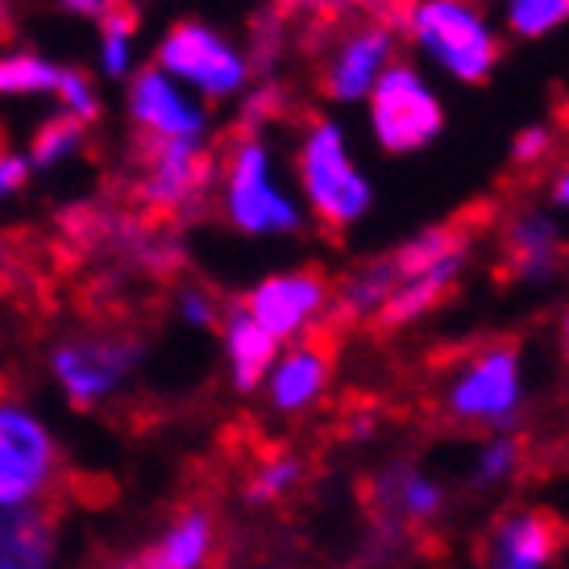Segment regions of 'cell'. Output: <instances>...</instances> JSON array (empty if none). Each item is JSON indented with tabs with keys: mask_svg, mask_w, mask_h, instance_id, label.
Here are the masks:
<instances>
[{
	"mask_svg": "<svg viewBox=\"0 0 569 569\" xmlns=\"http://www.w3.org/2000/svg\"><path fill=\"white\" fill-rule=\"evenodd\" d=\"M291 188L300 196L308 221L325 224L329 233L358 229L379 200L346 121L337 117H312L300 129L296 154H291Z\"/></svg>",
	"mask_w": 569,
	"mask_h": 569,
	"instance_id": "cell-1",
	"label": "cell"
},
{
	"mask_svg": "<svg viewBox=\"0 0 569 569\" xmlns=\"http://www.w3.org/2000/svg\"><path fill=\"white\" fill-rule=\"evenodd\" d=\"M399 33L420 63L441 80L478 88L503 59V30L478 0H408Z\"/></svg>",
	"mask_w": 569,
	"mask_h": 569,
	"instance_id": "cell-2",
	"label": "cell"
},
{
	"mask_svg": "<svg viewBox=\"0 0 569 569\" xmlns=\"http://www.w3.org/2000/svg\"><path fill=\"white\" fill-rule=\"evenodd\" d=\"M221 217L250 241H287L308 229L300 196L262 133H241L221 159Z\"/></svg>",
	"mask_w": 569,
	"mask_h": 569,
	"instance_id": "cell-3",
	"label": "cell"
},
{
	"mask_svg": "<svg viewBox=\"0 0 569 569\" xmlns=\"http://www.w3.org/2000/svg\"><path fill=\"white\" fill-rule=\"evenodd\" d=\"M528 408V366L516 341H487L461 353L441 379V411L470 432H516Z\"/></svg>",
	"mask_w": 569,
	"mask_h": 569,
	"instance_id": "cell-4",
	"label": "cell"
},
{
	"mask_svg": "<svg viewBox=\"0 0 569 569\" xmlns=\"http://www.w3.org/2000/svg\"><path fill=\"white\" fill-rule=\"evenodd\" d=\"M396 291L382 308V329H411L432 317L453 291L475 258V233L466 224H428L411 233L396 253Z\"/></svg>",
	"mask_w": 569,
	"mask_h": 569,
	"instance_id": "cell-5",
	"label": "cell"
},
{
	"mask_svg": "<svg viewBox=\"0 0 569 569\" xmlns=\"http://www.w3.org/2000/svg\"><path fill=\"white\" fill-rule=\"evenodd\" d=\"M154 67L183 83L191 96H200L208 109L241 100L253 88V54L204 17L171 21L154 47Z\"/></svg>",
	"mask_w": 569,
	"mask_h": 569,
	"instance_id": "cell-6",
	"label": "cell"
},
{
	"mask_svg": "<svg viewBox=\"0 0 569 569\" xmlns=\"http://www.w3.org/2000/svg\"><path fill=\"white\" fill-rule=\"evenodd\" d=\"M366 133L391 159H411L425 154L428 146L441 142L449 126V109L437 80L420 63L396 59L387 67V76L375 83V92L366 96Z\"/></svg>",
	"mask_w": 569,
	"mask_h": 569,
	"instance_id": "cell-7",
	"label": "cell"
},
{
	"mask_svg": "<svg viewBox=\"0 0 569 569\" xmlns=\"http://www.w3.org/2000/svg\"><path fill=\"white\" fill-rule=\"evenodd\" d=\"M241 312L258 329H267L279 346H296L332 317V283L317 267L270 270L246 291Z\"/></svg>",
	"mask_w": 569,
	"mask_h": 569,
	"instance_id": "cell-8",
	"label": "cell"
},
{
	"mask_svg": "<svg viewBox=\"0 0 569 569\" xmlns=\"http://www.w3.org/2000/svg\"><path fill=\"white\" fill-rule=\"evenodd\" d=\"M142 366V346L133 337L112 332H80L50 349V379L59 382L76 408L109 403Z\"/></svg>",
	"mask_w": 569,
	"mask_h": 569,
	"instance_id": "cell-9",
	"label": "cell"
},
{
	"mask_svg": "<svg viewBox=\"0 0 569 569\" xmlns=\"http://www.w3.org/2000/svg\"><path fill=\"white\" fill-rule=\"evenodd\" d=\"M59 475V441L38 411L0 403V511L42 503Z\"/></svg>",
	"mask_w": 569,
	"mask_h": 569,
	"instance_id": "cell-10",
	"label": "cell"
},
{
	"mask_svg": "<svg viewBox=\"0 0 569 569\" xmlns=\"http://www.w3.org/2000/svg\"><path fill=\"white\" fill-rule=\"evenodd\" d=\"M126 112L154 146L188 142L204 146L212 133V109L159 67H138L126 80Z\"/></svg>",
	"mask_w": 569,
	"mask_h": 569,
	"instance_id": "cell-11",
	"label": "cell"
},
{
	"mask_svg": "<svg viewBox=\"0 0 569 569\" xmlns=\"http://www.w3.org/2000/svg\"><path fill=\"white\" fill-rule=\"evenodd\" d=\"M499 258L511 283L545 291L569 267V229L549 204H520L499 229Z\"/></svg>",
	"mask_w": 569,
	"mask_h": 569,
	"instance_id": "cell-12",
	"label": "cell"
},
{
	"mask_svg": "<svg viewBox=\"0 0 569 569\" xmlns=\"http://www.w3.org/2000/svg\"><path fill=\"white\" fill-rule=\"evenodd\" d=\"M399 59V33L382 21H358L329 47L320 63V92L337 109H362L387 67Z\"/></svg>",
	"mask_w": 569,
	"mask_h": 569,
	"instance_id": "cell-13",
	"label": "cell"
},
{
	"mask_svg": "<svg viewBox=\"0 0 569 569\" xmlns=\"http://www.w3.org/2000/svg\"><path fill=\"white\" fill-rule=\"evenodd\" d=\"M366 499L379 516V528L403 532V528H432L449 507V490L432 470L416 461H387L379 475L370 478Z\"/></svg>",
	"mask_w": 569,
	"mask_h": 569,
	"instance_id": "cell-14",
	"label": "cell"
},
{
	"mask_svg": "<svg viewBox=\"0 0 569 569\" xmlns=\"http://www.w3.org/2000/svg\"><path fill=\"white\" fill-rule=\"evenodd\" d=\"M561 523L540 507H511L490 523L478 569H553L561 557Z\"/></svg>",
	"mask_w": 569,
	"mask_h": 569,
	"instance_id": "cell-15",
	"label": "cell"
},
{
	"mask_svg": "<svg viewBox=\"0 0 569 569\" xmlns=\"http://www.w3.org/2000/svg\"><path fill=\"white\" fill-rule=\"evenodd\" d=\"M329 387L332 353L308 337V341L279 349V358H274L267 382H262V396H267V408L274 416H303L329 396Z\"/></svg>",
	"mask_w": 569,
	"mask_h": 569,
	"instance_id": "cell-16",
	"label": "cell"
},
{
	"mask_svg": "<svg viewBox=\"0 0 569 569\" xmlns=\"http://www.w3.org/2000/svg\"><path fill=\"white\" fill-rule=\"evenodd\" d=\"M204 183H208L204 146L167 142V146H154V154L146 162V179L138 191H142V200L150 208L174 212V208L191 204Z\"/></svg>",
	"mask_w": 569,
	"mask_h": 569,
	"instance_id": "cell-17",
	"label": "cell"
},
{
	"mask_svg": "<svg viewBox=\"0 0 569 569\" xmlns=\"http://www.w3.org/2000/svg\"><path fill=\"white\" fill-rule=\"evenodd\" d=\"M217 332H221V358H224V370H229L233 391H241V396L262 391V382H267L270 366H274V358H279L283 346H279L267 329H258V325L241 312V303L224 312Z\"/></svg>",
	"mask_w": 569,
	"mask_h": 569,
	"instance_id": "cell-18",
	"label": "cell"
},
{
	"mask_svg": "<svg viewBox=\"0 0 569 569\" xmlns=\"http://www.w3.org/2000/svg\"><path fill=\"white\" fill-rule=\"evenodd\" d=\"M59 520L42 503L0 511V569H54Z\"/></svg>",
	"mask_w": 569,
	"mask_h": 569,
	"instance_id": "cell-19",
	"label": "cell"
},
{
	"mask_svg": "<svg viewBox=\"0 0 569 569\" xmlns=\"http://www.w3.org/2000/svg\"><path fill=\"white\" fill-rule=\"evenodd\" d=\"M217 549V523L204 507H188L179 511L167 532L154 545H146L138 561L142 569H204Z\"/></svg>",
	"mask_w": 569,
	"mask_h": 569,
	"instance_id": "cell-20",
	"label": "cell"
},
{
	"mask_svg": "<svg viewBox=\"0 0 569 569\" xmlns=\"http://www.w3.org/2000/svg\"><path fill=\"white\" fill-rule=\"evenodd\" d=\"M391 291H396V258L391 253L366 258L362 267H353L332 287V312L341 320H379Z\"/></svg>",
	"mask_w": 569,
	"mask_h": 569,
	"instance_id": "cell-21",
	"label": "cell"
},
{
	"mask_svg": "<svg viewBox=\"0 0 569 569\" xmlns=\"http://www.w3.org/2000/svg\"><path fill=\"white\" fill-rule=\"evenodd\" d=\"M63 63H54L38 50H4L0 54V100H33L54 96Z\"/></svg>",
	"mask_w": 569,
	"mask_h": 569,
	"instance_id": "cell-22",
	"label": "cell"
},
{
	"mask_svg": "<svg viewBox=\"0 0 569 569\" xmlns=\"http://www.w3.org/2000/svg\"><path fill=\"white\" fill-rule=\"evenodd\" d=\"M523 466V445L516 432H495V437H482V445L470 458V470H466V482L478 495H490V490H503L511 478L520 475Z\"/></svg>",
	"mask_w": 569,
	"mask_h": 569,
	"instance_id": "cell-23",
	"label": "cell"
},
{
	"mask_svg": "<svg viewBox=\"0 0 569 569\" xmlns=\"http://www.w3.org/2000/svg\"><path fill=\"white\" fill-rule=\"evenodd\" d=\"M96 71H100V80H129L138 71V21L129 13L100 17V30H96Z\"/></svg>",
	"mask_w": 569,
	"mask_h": 569,
	"instance_id": "cell-24",
	"label": "cell"
},
{
	"mask_svg": "<svg viewBox=\"0 0 569 569\" xmlns=\"http://www.w3.org/2000/svg\"><path fill=\"white\" fill-rule=\"evenodd\" d=\"M495 21L520 42H540L569 26V0H499Z\"/></svg>",
	"mask_w": 569,
	"mask_h": 569,
	"instance_id": "cell-25",
	"label": "cell"
},
{
	"mask_svg": "<svg viewBox=\"0 0 569 569\" xmlns=\"http://www.w3.org/2000/svg\"><path fill=\"white\" fill-rule=\"evenodd\" d=\"M83 126L80 121H71V117H50V121H42V126L33 129L30 138V167H38V171H59V167H67L71 159H80L83 150Z\"/></svg>",
	"mask_w": 569,
	"mask_h": 569,
	"instance_id": "cell-26",
	"label": "cell"
},
{
	"mask_svg": "<svg viewBox=\"0 0 569 569\" xmlns=\"http://www.w3.org/2000/svg\"><path fill=\"white\" fill-rule=\"evenodd\" d=\"M303 482V461L296 453H270L253 466L250 482H246V499L250 503H283L291 490Z\"/></svg>",
	"mask_w": 569,
	"mask_h": 569,
	"instance_id": "cell-27",
	"label": "cell"
},
{
	"mask_svg": "<svg viewBox=\"0 0 569 569\" xmlns=\"http://www.w3.org/2000/svg\"><path fill=\"white\" fill-rule=\"evenodd\" d=\"M54 104H59V117L88 126L100 117V88H96V80L83 76L80 67H63L59 83H54Z\"/></svg>",
	"mask_w": 569,
	"mask_h": 569,
	"instance_id": "cell-28",
	"label": "cell"
},
{
	"mask_svg": "<svg viewBox=\"0 0 569 569\" xmlns=\"http://www.w3.org/2000/svg\"><path fill=\"white\" fill-rule=\"evenodd\" d=\"M174 317H179L183 329H217L221 317H224V308L208 287L188 283V287H179V291H174Z\"/></svg>",
	"mask_w": 569,
	"mask_h": 569,
	"instance_id": "cell-29",
	"label": "cell"
},
{
	"mask_svg": "<svg viewBox=\"0 0 569 569\" xmlns=\"http://www.w3.org/2000/svg\"><path fill=\"white\" fill-rule=\"evenodd\" d=\"M553 150H557V133L545 126V121H532V126H523L520 133H516L511 159L520 162V167H537V162H545Z\"/></svg>",
	"mask_w": 569,
	"mask_h": 569,
	"instance_id": "cell-30",
	"label": "cell"
},
{
	"mask_svg": "<svg viewBox=\"0 0 569 569\" xmlns=\"http://www.w3.org/2000/svg\"><path fill=\"white\" fill-rule=\"evenodd\" d=\"M26 179H30V159L17 150H0V200L26 188Z\"/></svg>",
	"mask_w": 569,
	"mask_h": 569,
	"instance_id": "cell-31",
	"label": "cell"
},
{
	"mask_svg": "<svg viewBox=\"0 0 569 569\" xmlns=\"http://www.w3.org/2000/svg\"><path fill=\"white\" fill-rule=\"evenodd\" d=\"M549 208H553L561 224L569 229V162H561L553 174V183H549Z\"/></svg>",
	"mask_w": 569,
	"mask_h": 569,
	"instance_id": "cell-32",
	"label": "cell"
},
{
	"mask_svg": "<svg viewBox=\"0 0 569 569\" xmlns=\"http://www.w3.org/2000/svg\"><path fill=\"white\" fill-rule=\"evenodd\" d=\"M63 4V13H71V17H109V13H117V4L121 0H59Z\"/></svg>",
	"mask_w": 569,
	"mask_h": 569,
	"instance_id": "cell-33",
	"label": "cell"
},
{
	"mask_svg": "<svg viewBox=\"0 0 569 569\" xmlns=\"http://www.w3.org/2000/svg\"><path fill=\"white\" fill-rule=\"evenodd\" d=\"M557 349H561V362L569 366V303L561 308V320H557Z\"/></svg>",
	"mask_w": 569,
	"mask_h": 569,
	"instance_id": "cell-34",
	"label": "cell"
},
{
	"mask_svg": "<svg viewBox=\"0 0 569 569\" xmlns=\"http://www.w3.org/2000/svg\"><path fill=\"white\" fill-rule=\"evenodd\" d=\"M109 569H142V561H138V553H133V557H126V561H117V566H109Z\"/></svg>",
	"mask_w": 569,
	"mask_h": 569,
	"instance_id": "cell-35",
	"label": "cell"
},
{
	"mask_svg": "<svg viewBox=\"0 0 569 569\" xmlns=\"http://www.w3.org/2000/svg\"><path fill=\"white\" fill-rule=\"evenodd\" d=\"M0 262H4V241H0Z\"/></svg>",
	"mask_w": 569,
	"mask_h": 569,
	"instance_id": "cell-36",
	"label": "cell"
},
{
	"mask_svg": "<svg viewBox=\"0 0 569 569\" xmlns=\"http://www.w3.org/2000/svg\"><path fill=\"white\" fill-rule=\"evenodd\" d=\"M478 4H487V9H490V0H478Z\"/></svg>",
	"mask_w": 569,
	"mask_h": 569,
	"instance_id": "cell-37",
	"label": "cell"
}]
</instances>
